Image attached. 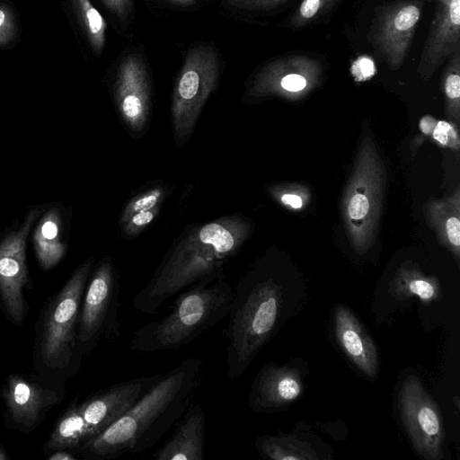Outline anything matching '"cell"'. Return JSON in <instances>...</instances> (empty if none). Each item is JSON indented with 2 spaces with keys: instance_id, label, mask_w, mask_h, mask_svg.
I'll list each match as a JSON object with an SVG mask.
<instances>
[{
  "instance_id": "cell-1",
  "label": "cell",
  "mask_w": 460,
  "mask_h": 460,
  "mask_svg": "<svg viewBox=\"0 0 460 460\" xmlns=\"http://www.w3.org/2000/svg\"><path fill=\"white\" fill-rule=\"evenodd\" d=\"M252 231L251 223L234 214L190 227L178 237L148 282L133 298V308L155 314L169 298L208 279L226 278L223 267Z\"/></svg>"
},
{
  "instance_id": "cell-2",
  "label": "cell",
  "mask_w": 460,
  "mask_h": 460,
  "mask_svg": "<svg viewBox=\"0 0 460 460\" xmlns=\"http://www.w3.org/2000/svg\"><path fill=\"white\" fill-rule=\"evenodd\" d=\"M205 376L199 357L182 359L131 408L79 447L89 458H117L153 447L181 418Z\"/></svg>"
},
{
  "instance_id": "cell-3",
  "label": "cell",
  "mask_w": 460,
  "mask_h": 460,
  "mask_svg": "<svg viewBox=\"0 0 460 460\" xmlns=\"http://www.w3.org/2000/svg\"><path fill=\"white\" fill-rule=\"evenodd\" d=\"M283 302L281 284L259 266L238 280L225 329L229 378L242 376L270 338L279 322Z\"/></svg>"
},
{
  "instance_id": "cell-4",
  "label": "cell",
  "mask_w": 460,
  "mask_h": 460,
  "mask_svg": "<svg viewBox=\"0 0 460 460\" xmlns=\"http://www.w3.org/2000/svg\"><path fill=\"white\" fill-rule=\"evenodd\" d=\"M234 288L226 278L198 282L181 291L171 312L137 329L129 349L146 353L179 349L216 326L231 307Z\"/></svg>"
},
{
  "instance_id": "cell-5",
  "label": "cell",
  "mask_w": 460,
  "mask_h": 460,
  "mask_svg": "<svg viewBox=\"0 0 460 460\" xmlns=\"http://www.w3.org/2000/svg\"><path fill=\"white\" fill-rule=\"evenodd\" d=\"M385 168L376 146L366 135L341 200L344 228L353 250L363 254L374 244L381 217Z\"/></svg>"
},
{
  "instance_id": "cell-6",
  "label": "cell",
  "mask_w": 460,
  "mask_h": 460,
  "mask_svg": "<svg viewBox=\"0 0 460 460\" xmlns=\"http://www.w3.org/2000/svg\"><path fill=\"white\" fill-rule=\"evenodd\" d=\"M93 262L89 257L76 267L45 307L39 348L48 367H66L74 358L82 300Z\"/></svg>"
},
{
  "instance_id": "cell-7",
  "label": "cell",
  "mask_w": 460,
  "mask_h": 460,
  "mask_svg": "<svg viewBox=\"0 0 460 460\" xmlns=\"http://www.w3.org/2000/svg\"><path fill=\"white\" fill-rule=\"evenodd\" d=\"M219 76V57L212 46L199 44L188 51L172 95V128L177 147L189 141Z\"/></svg>"
},
{
  "instance_id": "cell-8",
  "label": "cell",
  "mask_w": 460,
  "mask_h": 460,
  "mask_svg": "<svg viewBox=\"0 0 460 460\" xmlns=\"http://www.w3.org/2000/svg\"><path fill=\"white\" fill-rule=\"evenodd\" d=\"M119 296V273L106 255L98 262L84 293L77 331L80 352L90 351L100 339L112 342L120 338Z\"/></svg>"
},
{
  "instance_id": "cell-9",
  "label": "cell",
  "mask_w": 460,
  "mask_h": 460,
  "mask_svg": "<svg viewBox=\"0 0 460 460\" xmlns=\"http://www.w3.org/2000/svg\"><path fill=\"white\" fill-rule=\"evenodd\" d=\"M47 206L30 207L22 219L13 222L0 237V304L5 315L16 325L24 323L28 311L24 298V289H28L30 283L28 238Z\"/></svg>"
},
{
  "instance_id": "cell-10",
  "label": "cell",
  "mask_w": 460,
  "mask_h": 460,
  "mask_svg": "<svg viewBox=\"0 0 460 460\" xmlns=\"http://www.w3.org/2000/svg\"><path fill=\"white\" fill-rule=\"evenodd\" d=\"M399 410L404 428L417 452L426 459L443 457L444 430L439 410L413 375L402 382Z\"/></svg>"
},
{
  "instance_id": "cell-11",
  "label": "cell",
  "mask_w": 460,
  "mask_h": 460,
  "mask_svg": "<svg viewBox=\"0 0 460 460\" xmlns=\"http://www.w3.org/2000/svg\"><path fill=\"white\" fill-rule=\"evenodd\" d=\"M421 3L394 2L381 8L373 21L367 38L387 66L400 68L411 49L421 13Z\"/></svg>"
},
{
  "instance_id": "cell-12",
  "label": "cell",
  "mask_w": 460,
  "mask_h": 460,
  "mask_svg": "<svg viewBox=\"0 0 460 460\" xmlns=\"http://www.w3.org/2000/svg\"><path fill=\"white\" fill-rule=\"evenodd\" d=\"M114 102L131 137H142L151 117V83L139 55L129 54L121 60L114 83Z\"/></svg>"
},
{
  "instance_id": "cell-13",
  "label": "cell",
  "mask_w": 460,
  "mask_h": 460,
  "mask_svg": "<svg viewBox=\"0 0 460 460\" xmlns=\"http://www.w3.org/2000/svg\"><path fill=\"white\" fill-rule=\"evenodd\" d=\"M321 78L322 66L318 60L304 55H289L263 66L254 75L246 96H298L310 92Z\"/></svg>"
},
{
  "instance_id": "cell-14",
  "label": "cell",
  "mask_w": 460,
  "mask_h": 460,
  "mask_svg": "<svg viewBox=\"0 0 460 460\" xmlns=\"http://www.w3.org/2000/svg\"><path fill=\"white\" fill-rule=\"evenodd\" d=\"M5 418L13 429L22 432L34 429L47 412L59 403L63 393L41 382L12 374L1 387Z\"/></svg>"
},
{
  "instance_id": "cell-15",
  "label": "cell",
  "mask_w": 460,
  "mask_h": 460,
  "mask_svg": "<svg viewBox=\"0 0 460 460\" xmlns=\"http://www.w3.org/2000/svg\"><path fill=\"white\" fill-rule=\"evenodd\" d=\"M460 49V0L437 1L434 16L417 68L428 80L437 68Z\"/></svg>"
},
{
  "instance_id": "cell-16",
  "label": "cell",
  "mask_w": 460,
  "mask_h": 460,
  "mask_svg": "<svg viewBox=\"0 0 460 460\" xmlns=\"http://www.w3.org/2000/svg\"><path fill=\"white\" fill-rule=\"evenodd\" d=\"M71 215L61 202L47 206L32 230V245L36 259L43 270L58 265L66 255Z\"/></svg>"
},
{
  "instance_id": "cell-17",
  "label": "cell",
  "mask_w": 460,
  "mask_h": 460,
  "mask_svg": "<svg viewBox=\"0 0 460 460\" xmlns=\"http://www.w3.org/2000/svg\"><path fill=\"white\" fill-rule=\"evenodd\" d=\"M302 392L299 373L288 367L264 366L249 393V406L254 412L276 411L296 400Z\"/></svg>"
},
{
  "instance_id": "cell-18",
  "label": "cell",
  "mask_w": 460,
  "mask_h": 460,
  "mask_svg": "<svg viewBox=\"0 0 460 460\" xmlns=\"http://www.w3.org/2000/svg\"><path fill=\"white\" fill-rule=\"evenodd\" d=\"M206 415L203 407L193 401L181 418L170 438L158 447L156 460H203L205 457Z\"/></svg>"
},
{
  "instance_id": "cell-19",
  "label": "cell",
  "mask_w": 460,
  "mask_h": 460,
  "mask_svg": "<svg viewBox=\"0 0 460 460\" xmlns=\"http://www.w3.org/2000/svg\"><path fill=\"white\" fill-rule=\"evenodd\" d=\"M337 341L349 359L367 376L377 373V353L374 341L354 314L339 305L334 312Z\"/></svg>"
},
{
  "instance_id": "cell-20",
  "label": "cell",
  "mask_w": 460,
  "mask_h": 460,
  "mask_svg": "<svg viewBox=\"0 0 460 460\" xmlns=\"http://www.w3.org/2000/svg\"><path fill=\"white\" fill-rule=\"evenodd\" d=\"M425 216L438 240L456 256L460 255V194L443 199H429L425 204Z\"/></svg>"
},
{
  "instance_id": "cell-21",
  "label": "cell",
  "mask_w": 460,
  "mask_h": 460,
  "mask_svg": "<svg viewBox=\"0 0 460 460\" xmlns=\"http://www.w3.org/2000/svg\"><path fill=\"white\" fill-rule=\"evenodd\" d=\"M91 438L89 429L80 413L78 402L66 408L56 422L44 446L46 454L56 450L79 447Z\"/></svg>"
},
{
  "instance_id": "cell-22",
  "label": "cell",
  "mask_w": 460,
  "mask_h": 460,
  "mask_svg": "<svg viewBox=\"0 0 460 460\" xmlns=\"http://www.w3.org/2000/svg\"><path fill=\"white\" fill-rule=\"evenodd\" d=\"M391 292L399 299L418 296L423 302H430L438 297L439 287L436 279L423 275L411 264H404L394 279Z\"/></svg>"
},
{
  "instance_id": "cell-23",
  "label": "cell",
  "mask_w": 460,
  "mask_h": 460,
  "mask_svg": "<svg viewBox=\"0 0 460 460\" xmlns=\"http://www.w3.org/2000/svg\"><path fill=\"white\" fill-rule=\"evenodd\" d=\"M260 455L273 460H313L319 458L306 443L289 437L261 436L255 441Z\"/></svg>"
},
{
  "instance_id": "cell-24",
  "label": "cell",
  "mask_w": 460,
  "mask_h": 460,
  "mask_svg": "<svg viewBox=\"0 0 460 460\" xmlns=\"http://www.w3.org/2000/svg\"><path fill=\"white\" fill-rule=\"evenodd\" d=\"M71 1L92 49L96 54H101L105 45L106 21L91 0Z\"/></svg>"
},
{
  "instance_id": "cell-25",
  "label": "cell",
  "mask_w": 460,
  "mask_h": 460,
  "mask_svg": "<svg viewBox=\"0 0 460 460\" xmlns=\"http://www.w3.org/2000/svg\"><path fill=\"white\" fill-rule=\"evenodd\" d=\"M447 114L458 121L460 111V49L450 58L442 76Z\"/></svg>"
},
{
  "instance_id": "cell-26",
  "label": "cell",
  "mask_w": 460,
  "mask_h": 460,
  "mask_svg": "<svg viewBox=\"0 0 460 460\" xmlns=\"http://www.w3.org/2000/svg\"><path fill=\"white\" fill-rule=\"evenodd\" d=\"M167 191V186L161 181L146 186L127 202L119 217V225L125 223L135 213L162 207Z\"/></svg>"
},
{
  "instance_id": "cell-27",
  "label": "cell",
  "mask_w": 460,
  "mask_h": 460,
  "mask_svg": "<svg viewBox=\"0 0 460 460\" xmlns=\"http://www.w3.org/2000/svg\"><path fill=\"white\" fill-rule=\"evenodd\" d=\"M420 130L426 135H431L439 145L455 149H459V137L454 124L447 121H436L434 118L426 116L420 122Z\"/></svg>"
},
{
  "instance_id": "cell-28",
  "label": "cell",
  "mask_w": 460,
  "mask_h": 460,
  "mask_svg": "<svg viewBox=\"0 0 460 460\" xmlns=\"http://www.w3.org/2000/svg\"><path fill=\"white\" fill-rule=\"evenodd\" d=\"M162 207L133 214L125 223L119 225L124 239H132L141 234L157 217Z\"/></svg>"
},
{
  "instance_id": "cell-29",
  "label": "cell",
  "mask_w": 460,
  "mask_h": 460,
  "mask_svg": "<svg viewBox=\"0 0 460 460\" xmlns=\"http://www.w3.org/2000/svg\"><path fill=\"white\" fill-rule=\"evenodd\" d=\"M335 0H302L294 13L291 23L295 27L304 26L329 9Z\"/></svg>"
},
{
  "instance_id": "cell-30",
  "label": "cell",
  "mask_w": 460,
  "mask_h": 460,
  "mask_svg": "<svg viewBox=\"0 0 460 460\" xmlns=\"http://www.w3.org/2000/svg\"><path fill=\"white\" fill-rule=\"evenodd\" d=\"M13 15L10 9L5 6H0V46H4L10 42L14 35Z\"/></svg>"
},
{
  "instance_id": "cell-31",
  "label": "cell",
  "mask_w": 460,
  "mask_h": 460,
  "mask_svg": "<svg viewBox=\"0 0 460 460\" xmlns=\"http://www.w3.org/2000/svg\"><path fill=\"white\" fill-rule=\"evenodd\" d=\"M286 1L287 0H226L231 6L244 10H267Z\"/></svg>"
},
{
  "instance_id": "cell-32",
  "label": "cell",
  "mask_w": 460,
  "mask_h": 460,
  "mask_svg": "<svg viewBox=\"0 0 460 460\" xmlns=\"http://www.w3.org/2000/svg\"><path fill=\"white\" fill-rule=\"evenodd\" d=\"M105 6L120 19H124L131 9V0H102Z\"/></svg>"
},
{
  "instance_id": "cell-33",
  "label": "cell",
  "mask_w": 460,
  "mask_h": 460,
  "mask_svg": "<svg viewBox=\"0 0 460 460\" xmlns=\"http://www.w3.org/2000/svg\"><path fill=\"white\" fill-rule=\"evenodd\" d=\"M375 72L374 65L368 59H358L353 66L352 73L358 81L370 77Z\"/></svg>"
},
{
  "instance_id": "cell-34",
  "label": "cell",
  "mask_w": 460,
  "mask_h": 460,
  "mask_svg": "<svg viewBox=\"0 0 460 460\" xmlns=\"http://www.w3.org/2000/svg\"><path fill=\"white\" fill-rule=\"evenodd\" d=\"M274 196L279 197L282 204L292 208H300L303 207V199L299 195L293 193H283L281 195L274 194Z\"/></svg>"
},
{
  "instance_id": "cell-35",
  "label": "cell",
  "mask_w": 460,
  "mask_h": 460,
  "mask_svg": "<svg viewBox=\"0 0 460 460\" xmlns=\"http://www.w3.org/2000/svg\"><path fill=\"white\" fill-rule=\"evenodd\" d=\"M49 460H76L72 453L66 449L56 450L48 456Z\"/></svg>"
},
{
  "instance_id": "cell-36",
  "label": "cell",
  "mask_w": 460,
  "mask_h": 460,
  "mask_svg": "<svg viewBox=\"0 0 460 460\" xmlns=\"http://www.w3.org/2000/svg\"><path fill=\"white\" fill-rule=\"evenodd\" d=\"M172 4L180 6H190L195 4V0H165Z\"/></svg>"
},
{
  "instance_id": "cell-37",
  "label": "cell",
  "mask_w": 460,
  "mask_h": 460,
  "mask_svg": "<svg viewBox=\"0 0 460 460\" xmlns=\"http://www.w3.org/2000/svg\"><path fill=\"white\" fill-rule=\"evenodd\" d=\"M9 459L8 454L4 450V448L0 445V460H7Z\"/></svg>"
},
{
  "instance_id": "cell-38",
  "label": "cell",
  "mask_w": 460,
  "mask_h": 460,
  "mask_svg": "<svg viewBox=\"0 0 460 460\" xmlns=\"http://www.w3.org/2000/svg\"><path fill=\"white\" fill-rule=\"evenodd\" d=\"M436 1H440V0H436Z\"/></svg>"
}]
</instances>
